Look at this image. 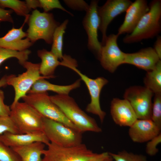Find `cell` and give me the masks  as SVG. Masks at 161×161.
Segmentation results:
<instances>
[{"mask_svg":"<svg viewBox=\"0 0 161 161\" xmlns=\"http://www.w3.org/2000/svg\"><path fill=\"white\" fill-rule=\"evenodd\" d=\"M98 2V1L95 0L91 2L83 21V26L88 36V47L97 55L98 58L102 46L98 38L100 22L97 12Z\"/></svg>","mask_w":161,"mask_h":161,"instance_id":"4fadbf2b","label":"cell"},{"mask_svg":"<svg viewBox=\"0 0 161 161\" xmlns=\"http://www.w3.org/2000/svg\"><path fill=\"white\" fill-rule=\"evenodd\" d=\"M154 94L145 86H134L126 90L124 98L131 105L137 119L151 120V99Z\"/></svg>","mask_w":161,"mask_h":161,"instance_id":"9c48e42d","label":"cell"},{"mask_svg":"<svg viewBox=\"0 0 161 161\" xmlns=\"http://www.w3.org/2000/svg\"><path fill=\"white\" fill-rule=\"evenodd\" d=\"M0 7L10 8L19 16L26 17L31 11L25 1L19 0H0Z\"/></svg>","mask_w":161,"mask_h":161,"instance_id":"d4e9b609","label":"cell"},{"mask_svg":"<svg viewBox=\"0 0 161 161\" xmlns=\"http://www.w3.org/2000/svg\"><path fill=\"white\" fill-rule=\"evenodd\" d=\"M45 147L44 143L37 142L12 148L22 161H42L41 156L43 155Z\"/></svg>","mask_w":161,"mask_h":161,"instance_id":"7402d4cb","label":"cell"},{"mask_svg":"<svg viewBox=\"0 0 161 161\" xmlns=\"http://www.w3.org/2000/svg\"><path fill=\"white\" fill-rule=\"evenodd\" d=\"M0 161H22L20 157L11 147L0 140Z\"/></svg>","mask_w":161,"mask_h":161,"instance_id":"f546056e","label":"cell"},{"mask_svg":"<svg viewBox=\"0 0 161 161\" xmlns=\"http://www.w3.org/2000/svg\"><path fill=\"white\" fill-rule=\"evenodd\" d=\"M50 97L79 131L82 133L86 131L102 132L95 120L83 111L69 95L57 94Z\"/></svg>","mask_w":161,"mask_h":161,"instance_id":"6da1fadb","label":"cell"},{"mask_svg":"<svg viewBox=\"0 0 161 161\" xmlns=\"http://www.w3.org/2000/svg\"><path fill=\"white\" fill-rule=\"evenodd\" d=\"M160 59H161V37L159 36L155 42L154 48Z\"/></svg>","mask_w":161,"mask_h":161,"instance_id":"8d00e7d4","label":"cell"},{"mask_svg":"<svg viewBox=\"0 0 161 161\" xmlns=\"http://www.w3.org/2000/svg\"><path fill=\"white\" fill-rule=\"evenodd\" d=\"M13 11L12 10H5L0 7V24L2 22L13 23V20L12 14Z\"/></svg>","mask_w":161,"mask_h":161,"instance_id":"e575fe53","label":"cell"},{"mask_svg":"<svg viewBox=\"0 0 161 161\" xmlns=\"http://www.w3.org/2000/svg\"><path fill=\"white\" fill-rule=\"evenodd\" d=\"M109 156V152H103L98 154L96 157L90 161H105Z\"/></svg>","mask_w":161,"mask_h":161,"instance_id":"74e56055","label":"cell"},{"mask_svg":"<svg viewBox=\"0 0 161 161\" xmlns=\"http://www.w3.org/2000/svg\"><path fill=\"white\" fill-rule=\"evenodd\" d=\"M6 132L21 134L10 116H0V135Z\"/></svg>","mask_w":161,"mask_h":161,"instance_id":"f1b7e54d","label":"cell"},{"mask_svg":"<svg viewBox=\"0 0 161 161\" xmlns=\"http://www.w3.org/2000/svg\"><path fill=\"white\" fill-rule=\"evenodd\" d=\"M21 99L24 102L33 107L43 117L61 123L78 131L60 108L52 101L47 92L27 93Z\"/></svg>","mask_w":161,"mask_h":161,"instance_id":"52a82bcc","label":"cell"},{"mask_svg":"<svg viewBox=\"0 0 161 161\" xmlns=\"http://www.w3.org/2000/svg\"><path fill=\"white\" fill-rule=\"evenodd\" d=\"M41 8L43 9L44 12H48L55 8H58L65 11L69 14L72 16V14L66 10L61 4L58 0H39Z\"/></svg>","mask_w":161,"mask_h":161,"instance_id":"4dcf8cb0","label":"cell"},{"mask_svg":"<svg viewBox=\"0 0 161 161\" xmlns=\"http://www.w3.org/2000/svg\"><path fill=\"white\" fill-rule=\"evenodd\" d=\"M110 111L114 122L120 126L129 127L137 119L131 105L124 99H113L111 102Z\"/></svg>","mask_w":161,"mask_h":161,"instance_id":"9a60e30c","label":"cell"},{"mask_svg":"<svg viewBox=\"0 0 161 161\" xmlns=\"http://www.w3.org/2000/svg\"><path fill=\"white\" fill-rule=\"evenodd\" d=\"M10 108V116L21 134L43 131L44 117L30 105L18 101Z\"/></svg>","mask_w":161,"mask_h":161,"instance_id":"5b68a950","label":"cell"},{"mask_svg":"<svg viewBox=\"0 0 161 161\" xmlns=\"http://www.w3.org/2000/svg\"><path fill=\"white\" fill-rule=\"evenodd\" d=\"M25 1L28 8L30 10L32 9L35 10L37 7L41 8L39 0H26Z\"/></svg>","mask_w":161,"mask_h":161,"instance_id":"d590c367","label":"cell"},{"mask_svg":"<svg viewBox=\"0 0 161 161\" xmlns=\"http://www.w3.org/2000/svg\"><path fill=\"white\" fill-rule=\"evenodd\" d=\"M149 10V5L145 0H136L132 2L126 11L124 21L119 27L117 34L119 36L131 33Z\"/></svg>","mask_w":161,"mask_h":161,"instance_id":"5bb4252c","label":"cell"},{"mask_svg":"<svg viewBox=\"0 0 161 161\" xmlns=\"http://www.w3.org/2000/svg\"><path fill=\"white\" fill-rule=\"evenodd\" d=\"M161 133V130L151 119H137L129 127L128 134L135 143L147 142Z\"/></svg>","mask_w":161,"mask_h":161,"instance_id":"e0dca14e","label":"cell"},{"mask_svg":"<svg viewBox=\"0 0 161 161\" xmlns=\"http://www.w3.org/2000/svg\"><path fill=\"white\" fill-rule=\"evenodd\" d=\"M78 65H71L69 68L78 74L86 85L90 95L91 101L87 106L86 110L88 113L97 116L101 123L103 122L106 115V112L101 109L100 103L101 91L108 80L103 77L95 79L90 78L82 73L77 68Z\"/></svg>","mask_w":161,"mask_h":161,"instance_id":"30bf717a","label":"cell"},{"mask_svg":"<svg viewBox=\"0 0 161 161\" xmlns=\"http://www.w3.org/2000/svg\"><path fill=\"white\" fill-rule=\"evenodd\" d=\"M27 22L28 28L26 32L27 38L33 44L39 39H43L48 44L52 42L53 34L60 25L51 13L34 10L30 15Z\"/></svg>","mask_w":161,"mask_h":161,"instance_id":"3957f363","label":"cell"},{"mask_svg":"<svg viewBox=\"0 0 161 161\" xmlns=\"http://www.w3.org/2000/svg\"><path fill=\"white\" fill-rule=\"evenodd\" d=\"M161 59L154 48L149 47L133 53H125L124 64L133 65L147 72L153 69Z\"/></svg>","mask_w":161,"mask_h":161,"instance_id":"ac0fdd59","label":"cell"},{"mask_svg":"<svg viewBox=\"0 0 161 161\" xmlns=\"http://www.w3.org/2000/svg\"><path fill=\"white\" fill-rule=\"evenodd\" d=\"M38 56L41 60L39 72L41 76L50 78H54L55 71L59 66H61L62 62L51 51L45 49L37 51Z\"/></svg>","mask_w":161,"mask_h":161,"instance_id":"44dd1931","label":"cell"},{"mask_svg":"<svg viewBox=\"0 0 161 161\" xmlns=\"http://www.w3.org/2000/svg\"><path fill=\"white\" fill-rule=\"evenodd\" d=\"M31 51L27 49L19 52L0 48V65L7 59L15 58L18 59L19 64L22 66L24 63L27 61Z\"/></svg>","mask_w":161,"mask_h":161,"instance_id":"484cf974","label":"cell"},{"mask_svg":"<svg viewBox=\"0 0 161 161\" xmlns=\"http://www.w3.org/2000/svg\"><path fill=\"white\" fill-rule=\"evenodd\" d=\"M132 3L129 0H108L103 6H98L100 21L99 30L102 34V46L107 37L106 31L109 24L115 17L126 12Z\"/></svg>","mask_w":161,"mask_h":161,"instance_id":"7c38bea8","label":"cell"},{"mask_svg":"<svg viewBox=\"0 0 161 161\" xmlns=\"http://www.w3.org/2000/svg\"><path fill=\"white\" fill-rule=\"evenodd\" d=\"M114 161H148L145 155L129 152L125 150L117 153L109 152Z\"/></svg>","mask_w":161,"mask_h":161,"instance_id":"4316f807","label":"cell"},{"mask_svg":"<svg viewBox=\"0 0 161 161\" xmlns=\"http://www.w3.org/2000/svg\"><path fill=\"white\" fill-rule=\"evenodd\" d=\"M40 63H33L27 61L22 66L26 69L25 72L18 76L13 74L7 75V85L12 86L15 91L14 100L11 106L14 105L25 96L38 80L49 78L40 75Z\"/></svg>","mask_w":161,"mask_h":161,"instance_id":"ba28073f","label":"cell"},{"mask_svg":"<svg viewBox=\"0 0 161 161\" xmlns=\"http://www.w3.org/2000/svg\"><path fill=\"white\" fill-rule=\"evenodd\" d=\"M4 92L0 89V116H9L10 112V107L4 103Z\"/></svg>","mask_w":161,"mask_h":161,"instance_id":"836d02e7","label":"cell"},{"mask_svg":"<svg viewBox=\"0 0 161 161\" xmlns=\"http://www.w3.org/2000/svg\"><path fill=\"white\" fill-rule=\"evenodd\" d=\"M118 36L117 34H113L107 36L98 58L102 66L111 73L114 72L119 66L124 64L125 53L122 52L118 45Z\"/></svg>","mask_w":161,"mask_h":161,"instance_id":"8fae6325","label":"cell"},{"mask_svg":"<svg viewBox=\"0 0 161 161\" xmlns=\"http://www.w3.org/2000/svg\"><path fill=\"white\" fill-rule=\"evenodd\" d=\"M161 143V133L147 142L145 151L151 156L156 155L158 152L157 145Z\"/></svg>","mask_w":161,"mask_h":161,"instance_id":"1f68e13d","label":"cell"},{"mask_svg":"<svg viewBox=\"0 0 161 161\" xmlns=\"http://www.w3.org/2000/svg\"><path fill=\"white\" fill-rule=\"evenodd\" d=\"M105 161H114V160L112 157L110 155L109 157Z\"/></svg>","mask_w":161,"mask_h":161,"instance_id":"ab89813d","label":"cell"},{"mask_svg":"<svg viewBox=\"0 0 161 161\" xmlns=\"http://www.w3.org/2000/svg\"><path fill=\"white\" fill-rule=\"evenodd\" d=\"M7 75L3 76L0 79V88L1 87H4L7 85Z\"/></svg>","mask_w":161,"mask_h":161,"instance_id":"f35d334b","label":"cell"},{"mask_svg":"<svg viewBox=\"0 0 161 161\" xmlns=\"http://www.w3.org/2000/svg\"><path fill=\"white\" fill-rule=\"evenodd\" d=\"M43 131L50 143L64 147L82 143V133L64 124L45 117Z\"/></svg>","mask_w":161,"mask_h":161,"instance_id":"277c9868","label":"cell"},{"mask_svg":"<svg viewBox=\"0 0 161 161\" xmlns=\"http://www.w3.org/2000/svg\"><path fill=\"white\" fill-rule=\"evenodd\" d=\"M68 20H65L55 29L53 36L51 51L61 61L63 57L62 53L63 37Z\"/></svg>","mask_w":161,"mask_h":161,"instance_id":"cb8c5ba5","label":"cell"},{"mask_svg":"<svg viewBox=\"0 0 161 161\" xmlns=\"http://www.w3.org/2000/svg\"><path fill=\"white\" fill-rule=\"evenodd\" d=\"M145 87L154 94L161 93V61L152 69L147 71L144 78Z\"/></svg>","mask_w":161,"mask_h":161,"instance_id":"603a6c76","label":"cell"},{"mask_svg":"<svg viewBox=\"0 0 161 161\" xmlns=\"http://www.w3.org/2000/svg\"><path fill=\"white\" fill-rule=\"evenodd\" d=\"M149 10L141 18L133 31L123 38L126 44L137 42L157 36L161 30V1L154 0Z\"/></svg>","mask_w":161,"mask_h":161,"instance_id":"7a4b0ae2","label":"cell"},{"mask_svg":"<svg viewBox=\"0 0 161 161\" xmlns=\"http://www.w3.org/2000/svg\"><path fill=\"white\" fill-rule=\"evenodd\" d=\"M0 140L12 148L41 142L47 145L49 142L42 131L16 134L6 132L0 135Z\"/></svg>","mask_w":161,"mask_h":161,"instance_id":"d6986e66","label":"cell"},{"mask_svg":"<svg viewBox=\"0 0 161 161\" xmlns=\"http://www.w3.org/2000/svg\"><path fill=\"white\" fill-rule=\"evenodd\" d=\"M151 119L161 130V93L155 94L152 104Z\"/></svg>","mask_w":161,"mask_h":161,"instance_id":"83f0119b","label":"cell"},{"mask_svg":"<svg viewBox=\"0 0 161 161\" xmlns=\"http://www.w3.org/2000/svg\"><path fill=\"white\" fill-rule=\"evenodd\" d=\"M30 15L25 17L24 21L19 28L13 27L3 37H0V48L21 52L27 49L33 44L27 38L26 32L23 29Z\"/></svg>","mask_w":161,"mask_h":161,"instance_id":"2e32d148","label":"cell"},{"mask_svg":"<svg viewBox=\"0 0 161 161\" xmlns=\"http://www.w3.org/2000/svg\"><path fill=\"white\" fill-rule=\"evenodd\" d=\"M64 2L69 8L75 10L86 12L89 7V5L83 0H65Z\"/></svg>","mask_w":161,"mask_h":161,"instance_id":"d6a6232c","label":"cell"},{"mask_svg":"<svg viewBox=\"0 0 161 161\" xmlns=\"http://www.w3.org/2000/svg\"><path fill=\"white\" fill-rule=\"evenodd\" d=\"M43 152L42 161H90L98 154L88 149L82 143L64 147L50 143Z\"/></svg>","mask_w":161,"mask_h":161,"instance_id":"8992f818","label":"cell"},{"mask_svg":"<svg viewBox=\"0 0 161 161\" xmlns=\"http://www.w3.org/2000/svg\"><path fill=\"white\" fill-rule=\"evenodd\" d=\"M81 81L79 79L71 84L61 85L51 83L45 79H41L34 83L27 93L51 91L57 94L69 95L71 91L80 86Z\"/></svg>","mask_w":161,"mask_h":161,"instance_id":"ffe728a7","label":"cell"}]
</instances>
